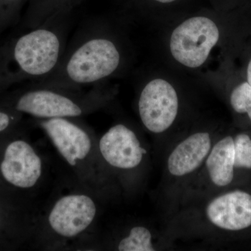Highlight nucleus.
I'll return each mask as SVG.
<instances>
[{
  "instance_id": "ddd939ff",
  "label": "nucleus",
  "mask_w": 251,
  "mask_h": 251,
  "mask_svg": "<svg viewBox=\"0 0 251 251\" xmlns=\"http://www.w3.org/2000/svg\"><path fill=\"white\" fill-rule=\"evenodd\" d=\"M78 0H33L25 17L28 29H33L62 18Z\"/></svg>"
},
{
  "instance_id": "9b49d317",
  "label": "nucleus",
  "mask_w": 251,
  "mask_h": 251,
  "mask_svg": "<svg viewBox=\"0 0 251 251\" xmlns=\"http://www.w3.org/2000/svg\"><path fill=\"white\" fill-rule=\"evenodd\" d=\"M211 149L209 133L198 132L190 135L172 151L168 159V171L175 176L191 174L201 166Z\"/></svg>"
},
{
  "instance_id": "f3484780",
  "label": "nucleus",
  "mask_w": 251,
  "mask_h": 251,
  "mask_svg": "<svg viewBox=\"0 0 251 251\" xmlns=\"http://www.w3.org/2000/svg\"><path fill=\"white\" fill-rule=\"evenodd\" d=\"M26 0H0V34L11 27L19 17Z\"/></svg>"
},
{
  "instance_id": "412c9836",
  "label": "nucleus",
  "mask_w": 251,
  "mask_h": 251,
  "mask_svg": "<svg viewBox=\"0 0 251 251\" xmlns=\"http://www.w3.org/2000/svg\"><path fill=\"white\" fill-rule=\"evenodd\" d=\"M155 1L161 3H171L173 2V1H176V0H155Z\"/></svg>"
},
{
  "instance_id": "6ab92c4d",
  "label": "nucleus",
  "mask_w": 251,
  "mask_h": 251,
  "mask_svg": "<svg viewBox=\"0 0 251 251\" xmlns=\"http://www.w3.org/2000/svg\"><path fill=\"white\" fill-rule=\"evenodd\" d=\"M247 82L251 87V58L249 61V64H248L247 70Z\"/></svg>"
},
{
  "instance_id": "0eeeda50",
  "label": "nucleus",
  "mask_w": 251,
  "mask_h": 251,
  "mask_svg": "<svg viewBox=\"0 0 251 251\" xmlns=\"http://www.w3.org/2000/svg\"><path fill=\"white\" fill-rule=\"evenodd\" d=\"M219 28L204 16L186 20L175 28L171 38L172 55L188 68L202 66L219 39Z\"/></svg>"
},
{
  "instance_id": "f8f14e48",
  "label": "nucleus",
  "mask_w": 251,
  "mask_h": 251,
  "mask_svg": "<svg viewBox=\"0 0 251 251\" xmlns=\"http://www.w3.org/2000/svg\"><path fill=\"white\" fill-rule=\"evenodd\" d=\"M210 179L216 186L224 187L231 184L234 175V138L226 136L211 149L206 161Z\"/></svg>"
},
{
  "instance_id": "aec40b11",
  "label": "nucleus",
  "mask_w": 251,
  "mask_h": 251,
  "mask_svg": "<svg viewBox=\"0 0 251 251\" xmlns=\"http://www.w3.org/2000/svg\"><path fill=\"white\" fill-rule=\"evenodd\" d=\"M4 214H2V211H1V209H0V229L1 228V226H2L3 222H4Z\"/></svg>"
},
{
  "instance_id": "4468645a",
  "label": "nucleus",
  "mask_w": 251,
  "mask_h": 251,
  "mask_svg": "<svg viewBox=\"0 0 251 251\" xmlns=\"http://www.w3.org/2000/svg\"><path fill=\"white\" fill-rule=\"evenodd\" d=\"M151 232L144 226H134L117 245L120 251H153Z\"/></svg>"
},
{
  "instance_id": "423d86ee",
  "label": "nucleus",
  "mask_w": 251,
  "mask_h": 251,
  "mask_svg": "<svg viewBox=\"0 0 251 251\" xmlns=\"http://www.w3.org/2000/svg\"><path fill=\"white\" fill-rule=\"evenodd\" d=\"M47 168L44 157L22 137L9 140L0 155V179L22 192L38 191L45 181Z\"/></svg>"
},
{
  "instance_id": "dca6fc26",
  "label": "nucleus",
  "mask_w": 251,
  "mask_h": 251,
  "mask_svg": "<svg viewBox=\"0 0 251 251\" xmlns=\"http://www.w3.org/2000/svg\"><path fill=\"white\" fill-rule=\"evenodd\" d=\"M230 104L234 111L247 114L251 121V87L247 81L239 84L232 91Z\"/></svg>"
},
{
  "instance_id": "20e7f679",
  "label": "nucleus",
  "mask_w": 251,
  "mask_h": 251,
  "mask_svg": "<svg viewBox=\"0 0 251 251\" xmlns=\"http://www.w3.org/2000/svg\"><path fill=\"white\" fill-rule=\"evenodd\" d=\"M98 211L95 192L89 188L61 195L36 221L39 242L46 249H57L83 239L94 227Z\"/></svg>"
},
{
  "instance_id": "a211bd4d",
  "label": "nucleus",
  "mask_w": 251,
  "mask_h": 251,
  "mask_svg": "<svg viewBox=\"0 0 251 251\" xmlns=\"http://www.w3.org/2000/svg\"><path fill=\"white\" fill-rule=\"evenodd\" d=\"M22 114L12 109L0 108V134L10 131L17 125Z\"/></svg>"
},
{
  "instance_id": "39448f33",
  "label": "nucleus",
  "mask_w": 251,
  "mask_h": 251,
  "mask_svg": "<svg viewBox=\"0 0 251 251\" xmlns=\"http://www.w3.org/2000/svg\"><path fill=\"white\" fill-rule=\"evenodd\" d=\"M103 100V95L95 88L82 92L34 85L13 95L4 107L38 120L78 118L95 112Z\"/></svg>"
},
{
  "instance_id": "f03ea898",
  "label": "nucleus",
  "mask_w": 251,
  "mask_h": 251,
  "mask_svg": "<svg viewBox=\"0 0 251 251\" xmlns=\"http://www.w3.org/2000/svg\"><path fill=\"white\" fill-rule=\"evenodd\" d=\"M121 55L115 43L95 34L80 41L63 55L50 75L33 85L78 90L111 75L120 66Z\"/></svg>"
},
{
  "instance_id": "6e6552de",
  "label": "nucleus",
  "mask_w": 251,
  "mask_h": 251,
  "mask_svg": "<svg viewBox=\"0 0 251 251\" xmlns=\"http://www.w3.org/2000/svg\"><path fill=\"white\" fill-rule=\"evenodd\" d=\"M179 100L174 87L163 79H154L144 87L138 100L141 121L147 129L161 133L176 119Z\"/></svg>"
},
{
  "instance_id": "f257e3e1",
  "label": "nucleus",
  "mask_w": 251,
  "mask_h": 251,
  "mask_svg": "<svg viewBox=\"0 0 251 251\" xmlns=\"http://www.w3.org/2000/svg\"><path fill=\"white\" fill-rule=\"evenodd\" d=\"M52 21L29 29L0 52V88L39 81L55 70L64 55V35Z\"/></svg>"
},
{
  "instance_id": "2eb2a0df",
  "label": "nucleus",
  "mask_w": 251,
  "mask_h": 251,
  "mask_svg": "<svg viewBox=\"0 0 251 251\" xmlns=\"http://www.w3.org/2000/svg\"><path fill=\"white\" fill-rule=\"evenodd\" d=\"M234 167L251 169V138L246 133H239L234 138Z\"/></svg>"
},
{
  "instance_id": "7ed1b4c3",
  "label": "nucleus",
  "mask_w": 251,
  "mask_h": 251,
  "mask_svg": "<svg viewBox=\"0 0 251 251\" xmlns=\"http://www.w3.org/2000/svg\"><path fill=\"white\" fill-rule=\"evenodd\" d=\"M38 125L72 169L79 184L97 193L103 184V162L94 132L77 118L42 119Z\"/></svg>"
},
{
  "instance_id": "9d476101",
  "label": "nucleus",
  "mask_w": 251,
  "mask_h": 251,
  "mask_svg": "<svg viewBox=\"0 0 251 251\" xmlns=\"http://www.w3.org/2000/svg\"><path fill=\"white\" fill-rule=\"evenodd\" d=\"M206 217L219 228L239 231L251 226V194L231 191L214 198L208 204Z\"/></svg>"
},
{
  "instance_id": "1a4fd4ad",
  "label": "nucleus",
  "mask_w": 251,
  "mask_h": 251,
  "mask_svg": "<svg viewBox=\"0 0 251 251\" xmlns=\"http://www.w3.org/2000/svg\"><path fill=\"white\" fill-rule=\"evenodd\" d=\"M105 164L119 171H132L141 164L147 151L133 130L122 124L113 126L98 140Z\"/></svg>"
}]
</instances>
